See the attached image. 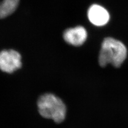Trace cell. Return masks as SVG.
I'll list each match as a JSON object with an SVG mask.
<instances>
[{
    "label": "cell",
    "mask_w": 128,
    "mask_h": 128,
    "mask_svg": "<svg viewBox=\"0 0 128 128\" xmlns=\"http://www.w3.org/2000/svg\"><path fill=\"white\" fill-rule=\"evenodd\" d=\"M40 115L43 118L61 123L66 116V106L62 100L53 94L46 93L41 95L37 102Z\"/></svg>",
    "instance_id": "6da1fadb"
},
{
    "label": "cell",
    "mask_w": 128,
    "mask_h": 128,
    "mask_svg": "<svg viewBox=\"0 0 128 128\" xmlns=\"http://www.w3.org/2000/svg\"><path fill=\"white\" fill-rule=\"evenodd\" d=\"M127 56V49L124 44L118 40L107 38L104 40L99 55V64L102 67L112 64L119 67Z\"/></svg>",
    "instance_id": "7a4b0ae2"
},
{
    "label": "cell",
    "mask_w": 128,
    "mask_h": 128,
    "mask_svg": "<svg viewBox=\"0 0 128 128\" xmlns=\"http://www.w3.org/2000/svg\"><path fill=\"white\" fill-rule=\"evenodd\" d=\"M22 66V57L18 51L4 49L0 51V70L8 74L13 73Z\"/></svg>",
    "instance_id": "3957f363"
},
{
    "label": "cell",
    "mask_w": 128,
    "mask_h": 128,
    "mask_svg": "<svg viewBox=\"0 0 128 128\" xmlns=\"http://www.w3.org/2000/svg\"><path fill=\"white\" fill-rule=\"evenodd\" d=\"M63 38L64 40L70 44L80 46L86 41L87 32L84 28L81 26L70 28L64 31Z\"/></svg>",
    "instance_id": "277c9868"
},
{
    "label": "cell",
    "mask_w": 128,
    "mask_h": 128,
    "mask_svg": "<svg viewBox=\"0 0 128 128\" xmlns=\"http://www.w3.org/2000/svg\"><path fill=\"white\" fill-rule=\"evenodd\" d=\"M88 17L92 24L97 26L106 25L110 20L108 12L105 8L98 4H93L89 8Z\"/></svg>",
    "instance_id": "5b68a950"
},
{
    "label": "cell",
    "mask_w": 128,
    "mask_h": 128,
    "mask_svg": "<svg viewBox=\"0 0 128 128\" xmlns=\"http://www.w3.org/2000/svg\"><path fill=\"white\" fill-rule=\"evenodd\" d=\"M20 0H0V19L13 14L17 9Z\"/></svg>",
    "instance_id": "8992f818"
}]
</instances>
